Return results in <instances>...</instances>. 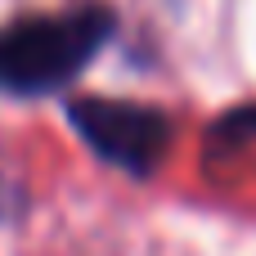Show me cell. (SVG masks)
<instances>
[{
	"instance_id": "6da1fadb",
	"label": "cell",
	"mask_w": 256,
	"mask_h": 256,
	"mask_svg": "<svg viewBox=\"0 0 256 256\" xmlns=\"http://www.w3.org/2000/svg\"><path fill=\"white\" fill-rule=\"evenodd\" d=\"M112 27H117V14L104 4L4 22L0 27V90L22 99L54 94L108 45Z\"/></svg>"
},
{
	"instance_id": "3957f363",
	"label": "cell",
	"mask_w": 256,
	"mask_h": 256,
	"mask_svg": "<svg viewBox=\"0 0 256 256\" xmlns=\"http://www.w3.org/2000/svg\"><path fill=\"white\" fill-rule=\"evenodd\" d=\"M256 144V104H243V108H234V112H225L216 126H212V135H207V153L216 158V153H238V148H248Z\"/></svg>"
},
{
	"instance_id": "7a4b0ae2",
	"label": "cell",
	"mask_w": 256,
	"mask_h": 256,
	"mask_svg": "<svg viewBox=\"0 0 256 256\" xmlns=\"http://www.w3.org/2000/svg\"><path fill=\"white\" fill-rule=\"evenodd\" d=\"M68 122L94 158H104L108 166L135 176V180H148L171 148V122L153 104L99 99V94L94 99H72Z\"/></svg>"
}]
</instances>
